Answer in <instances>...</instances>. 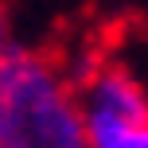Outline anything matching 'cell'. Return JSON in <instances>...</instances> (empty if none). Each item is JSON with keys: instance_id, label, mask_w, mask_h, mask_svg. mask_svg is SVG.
<instances>
[{"instance_id": "cell-2", "label": "cell", "mask_w": 148, "mask_h": 148, "mask_svg": "<svg viewBox=\"0 0 148 148\" xmlns=\"http://www.w3.org/2000/svg\"><path fill=\"white\" fill-rule=\"evenodd\" d=\"M82 133L86 144L109 133H125V129H144L148 125V97L133 82V74L121 66H101L82 82Z\"/></svg>"}, {"instance_id": "cell-1", "label": "cell", "mask_w": 148, "mask_h": 148, "mask_svg": "<svg viewBox=\"0 0 148 148\" xmlns=\"http://www.w3.org/2000/svg\"><path fill=\"white\" fill-rule=\"evenodd\" d=\"M0 144L8 148H86L78 97L43 55L16 51L0 70Z\"/></svg>"}, {"instance_id": "cell-3", "label": "cell", "mask_w": 148, "mask_h": 148, "mask_svg": "<svg viewBox=\"0 0 148 148\" xmlns=\"http://www.w3.org/2000/svg\"><path fill=\"white\" fill-rule=\"evenodd\" d=\"M0 148H8V144H0Z\"/></svg>"}]
</instances>
